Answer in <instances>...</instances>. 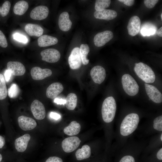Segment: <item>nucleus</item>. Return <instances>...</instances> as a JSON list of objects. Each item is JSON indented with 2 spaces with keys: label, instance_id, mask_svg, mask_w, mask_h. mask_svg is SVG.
<instances>
[{
  "label": "nucleus",
  "instance_id": "19",
  "mask_svg": "<svg viewBox=\"0 0 162 162\" xmlns=\"http://www.w3.org/2000/svg\"><path fill=\"white\" fill-rule=\"evenodd\" d=\"M30 138L29 134H26L16 139L14 144L17 152H22L26 150Z\"/></svg>",
  "mask_w": 162,
  "mask_h": 162
},
{
  "label": "nucleus",
  "instance_id": "42",
  "mask_svg": "<svg viewBox=\"0 0 162 162\" xmlns=\"http://www.w3.org/2000/svg\"><path fill=\"white\" fill-rule=\"evenodd\" d=\"M54 102L58 104H65L66 100L62 98H56L54 100Z\"/></svg>",
  "mask_w": 162,
  "mask_h": 162
},
{
  "label": "nucleus",
  "instance_id": "10",
  "mask_svg": "<svg viewBox=\"0 0 162 162\" xmlns=\"http://www.w3.org/2000/svg\"><path fill=\"white\" fill-rule=\"evenodd\" d=\"M90 75L95 83L100 84L104 80L106 76V71L102 67L97 65L93 67L90 71Z\"/></svg>",
  "mask_w": 162,
  "mask_h": 162
},
{
  "label": "nucleus",
  "instance_id": "7",
  "mask_svg": "<svg viewBox=\"0 0 162 162\" xmlns=\"http://www.w3.org/2000/svg\"><path fill=\"white\" fill-rule=\"evenodd\" d=\"M31 110L34 117L37 119H44L46 116V111L43 104L39 100H34L31 105Z\"/></svg>",
  "mask_w": 162,
  "mask_h": 162
},
{
  "label": "nucleus",
  "instance_id": "22",
  "mask_svg": "<svg viewBox=\"0 0 162 162\" xmlns=\"http://www.w3.org/2000/svg\"><path fill=\"white\" fill-rule=\"evenodd\" d=\"M26 32L31 36L40 37L43 34L44 30L39 25L33 24L28 23L25 26Z\"/></svg>",
  "mask_w": 162,
  "mask_h": 162
},
{
  "label": "nucleus",
  "instance_id": "4",
  "mask_svg": "<svg viewBox=\"0 0 162 162\" xmlns=\"http://www.w3.org/2000/svg\"><path fill=\"white\" fill-rule=\"evenodd\" d=\"M122 82L123 88L128 95L134 96L139 90V86L134 79L130 75L125 74L122 76Z\"/></svg>",
  "mask_w": 162,
  "mask_h": 162
},
{
  "label": "nucleus",
  "instance_id": "47",
  "mask_svg": "<svg viewBox=\"0 0 162 162\" xmlns=\"http://www.w3.org/2000/svg\"><path fill=\"white\" fill-rule=\"evenodd\" d=\"M162 134H161L160 136V139L161 141H162Z\"/></svg>",
  "mask_w": 162,
  "mask_h": 162
},
{
  "label": "nucleus",
  "instance_id": "2",
  "mask_svg": "<svg viewBox=\"0 0 162 162\" xmlns=\"http://www.w3.org/2000/svg\"><path fill=\"white\" fill-rule=\"evenodd\" d=\"M116 104L114 98L112 96L106 98L102 105L101 113L103 121L109 123L113 120L116 114Z\"/></svg>",
  "mask_w": 162,
  "mask_h": 162
},
{
  "label": "nucleus",
  "instance_id": "24",
  "mask_svg": "<svg viewBox=\"0 0 162 162\" xmlns=\"http://www.w3.org/2000/svg\"><path fill=\"white\" fill-rule=\"evenodd\" d=\"M91 154L90 147L87 145L83 146L76 152L75 156L77 160H80L89 158Z\"/></svg>",
  "mask_w": 162,
  "mask_h": 162
},
{
  "label": "nucleus",
  "instance_id": "40",
  "mask_svg": "<svg viewBox=\"0 0 162 162\" xmlns=\"http://www.w3.org/2000/svg\"><path fill=\"white\" fill-rule=\"evenodd\" d=\"M50 116L51 118L56 120L59 119L61 117L60 115L55 112H51L50 113Z\"/></svg>",
  "mask_w": 162,
  "mask_h": 162
},
{
  "label": "nucleus",
  "instance_id": "38",
  "mask_svg": "<svg viewBox=\"0 0 162 162\" xmlns=\"http://www.w3.org/2000/svg\"><path fill=\"white\" fill-rule=\"evenodd\" d=\"M45 162H63L62 159L58 157H51L47 159Z\"/></svg>",
  "mask_w": 162,
  "mask_h": 162
},
{
  "label": "nucleus",
  "instance_id": "29",
  "mask_svg": "<svg viewBox=\"0 0 162 162\" xmlns=\"http://www.w3.org/2000/svg\"><path fill=\"white\" fill-rule=\"evenodd\" d=\"M111 3L110 0H97L95 4V9L96 11H100L108 7Z\"/></svg>",
  "mask_w": 162,
  "mask_h": 162
},
{
  "label": "nucleus",
  "instance_id": "5",
  "mask_svg": "<svg viewBox=\"0 0 162 162\" xmlns=\"http://www.w3.org/2000/svg\"><path fill=\"white\" fill-rule=\"evenodd\" d=\"M81 141L76 136L67 137L62 142V147L66 152L70 153L75 150L79 146Z\"/></svg>",
  "mask_w": 162,
  "mask_h": 162
},
{
  "label": "nucleus",
  "instance_id": "13",
  "mask_svg": "<svg viewBox=\"0 0 162 162\" xmlns=\"http://www.w3.org/2000/svg\"><path fill=\"white\" fill-rule=\"evenodd\" d=\"M52 71L47 68L42 69L38 67H35L31 69V74L34 80H41L50 76Z\"/></svg>",
  "mask_w": 162,
  "mask_h": 162
},
{
  "label": "nucleus",
  "instance_id": "11",
  "mask_svg": "<svg viewBox=\"0 0 162 162\" xmlns=\"http://www.w3.org/2000/svg\"><path fill=\"white\" fill-rule=\"evenodd\" d=\"M144 85L146 92L150 99L155 103H161L162 101V95L157 88L146 83Z\"/></svg>",
  "mask_w": 162,
  "mask_h": 162
},
{
  "label": "nucleus",
  "instance_id": "17",
  "mask_svg": "<svg viewBox=\"0 0 162 162\" xmlns=\"http://www.w3.org/2000/svg\"><path fill=\"white\" fill-rule=\"evenodd\" d=\"M63 89V86L61 83H53L47 88L46 92V96L48 98L53 99L61 93Z\"/></svg>",
  "mask_w": 162,
  "mask_h": 162
},
{
  "label": "nucleus",
  "instance_id": "39",
  "mask_svg": "<svg viewBox=\"0 0 162 162\" xmlns=\"http://www.w3.org/2000/svg\"><path fill=\"white\" fill-rule=\"evenodd\" d=\"M118 1L123 3L124 4L129 6L133 5L135 1L134 0H118Z\"/></svg>",
  "mask_w": 162,
  "mask_h": 162
},
{
  "label": "nucleus",
  "instance_id": "23",
  "mask_svg": "<svg viewBox=\"0 0 162 162\" xmlns=\"http://www.w3.org/2000/svg\"><path fill=\"white\" fill-rule=\"evenodd\" d=\"M81 126L76 121L71 122L69 125L64 129V133L69 136H72L78 134L80 131Z\"/></svg>",
  "mask_w": 162,
  "mask_h": 162
},
{
  "label": "nucleus",
  "instance_id": "49",
  "mask_svg": "<svg viewBox=\"0 0 162 162\" xmlns=\"http://www.w3.org/2000/svg\"><path fill=\"white\" fill-rule=\"evenodd\" d=\"M0 12H1V8H0Z\"/></svg>",
  "mask_w": 162,
  "mask_h": 162
},
{
  "label": "nucleus",
  "instance_id": "3",
  "mask_svg": "<svg viewBox=\"0 0 162 162\" xmlns=\"http://www.w3.org/2000/svg\"><path fill=\"white\" fill-rule=\"evenodd\" d=\"M137 76L146 83L154 82L155 80V74L151 68L142 62L136 63L134 68Z\"/></svg>",
  "mask_w": 162,
  "mask_h": 162
},
{
  "label": "nucleus",
  "instance_id": "25",
  "mask_svg": "<svg viewBox=\"0 0 162 162\" xmlns=\"http://www.w3.org/2000/svg\"><path fill=\"white\" fill-rule=\"evenodd\" d=\"M28 8V2L25 1H20L17 2L14 5L13 11L14 13L19 15L24 14Z\"/></svg>",
  "mask_w": 162,
  "mask_h": 162
},
{
  "label": "nucleus",
  "instance_id": "34",
  "mask_svg": "<svg viewBox=\"0 0 162 162\" xmlns=\"http://www.w3.org/2000/svg\"><path fill=\"white\" fill-rule=\"evenodd\" d=\"M8 45L6 38L2 32L0 30V46L4 48L6 47Z\"/></svg>",
  "mask_w": 162,
  "mask_h": 162
},
{
  "label": "nucleus",
  "instance_id": "36",
  "mask_svg": "<svg viewBox=\"0 0 162 162\" xmlns=\"http://www.w3.org/2000/svg\"><path fill=\"white\" fill-rule=\"evenodd\" d=\"M155 30L153 28H143L141 30V33L144 35H150L155 33Z\"/></svg>",
  "mask_w": 162,
  "mask_h": 162
},
{
  "label": "nucleus",
  "instance_id": "18",
  "mask_svg": "<svg viewBox=\"0 0 162 162\" xmlns=\"http://www.w3.org/2000/svg\"><path fill=\"white\" fill-rule=\"evenodd\" d=\"M58 25L59 28L63 31L67 32L70 29L72 23L69 19L68 12H64L60 14L58 18Z\"/></svg>",
  "mask_w": 162,
  "mask_h": 162
},
{
  "label": "nucleus",
  "instance_id": "12",
  "mask_svg": "<svg viewBox=\"0 0 162 162\" xmlns=\"http://www.w3.org/2000/svg\"><path fill=\"white\" fill-rule=\"evenodd\" d=\"M49 13L47 7L43 5L39 6L32 9L30 12V16L34 20H42L47 17Z\"/></svg>",
  "mask_w": 162,
  "mask_h": 162
},
{
  "label": "nucleus",
  "instance_id": "15",
  "mask_svg": "<svg viewBox=\"0 0 162 162\" xmlns=\"http://www.w3.org/2000/svg\"><path fill=\"white\" fill-rule=\"evenodd\" d=\"M7 68L12 74L16 76L23 75L26 72L24 66L18 62L10 61L8 62Z\"/></svg>",
  "mask_w": 162,
  "mask_h": 162
},
{
  "label": "nucleus",
  "instance_id": "44",
  "mask_svg": "<svg viewBox=\"0 0 162 162\" xmlns=\"http://www.w3.org/2000/svg\"><path fill=\"white\" fill-rule=\"evenodd\" d=\"M5 144V140L4 138L0 135V148H2Z\"/></svg>",
  "mask_w": 162,
  "mask_h": 162
},
{
  "label": "nucleus",
  "instance_id": "20",
  "mask_svg": "<svg viewBox=\"0 0 162 162\" xmlns=\"http://www.w3.org/2000/svg\"><path fill=\"white\" fill-rule=\"evenodd\" d=\"M117 12L115 10L105 9L100 11H95L94 13V17L97 19L109 20H112L116 17Z\"/></svg>",
  "mask_w": 162,
  "mask_h": 162
},
{
  "label": "nucleus",
  "instance_id": "35",
  "mask_svg": "<svg viewBox=\"0 0 162 162\" xmlns=\"http://www.w3.org/2000/svg\"><path fill=\"white\" fill-rule=\"evenodd\" d=\"M158 2V0H145L144 1V3L146 7L151 8H154Z\"/></svg>",
  "mask_w": 162,
  "mask_h": 162
},
{
  "label": "nucleus",
  "instance_id": "46",
  "mask_svg": "<svg viewBox=\"0 0 162 162\" xmlns=\"http://www.w3.org/2000/svg\"><path fill=\"white\" fill-rule=\"evenodd\" d=\"M2 155L0 154V162L2 161Z\"/></svg>",
  "mask_w": 162,
  "mask_h": 162
},
{
  "label": "nucleus",
  "instance_id": "45",
  "mask_svg": "<svg viewBox=\"0 0 162 162\" xmlns=\"http://www.w3.org/2000/svg\"><path fill=\"white\" fill-rule=\"evenodd\" d=\"M157 34L160 37H162V27H161L158 29L157 31Z\"/></svg>",
  "mask_w": 162,
  "mask_h": 162
},
{
  "label": "nucleus",
  "instance_id": "30",
  "mask_svg": "<svg viewBox=\"0 0 162 162\" xmlns=\"http://www.w3.org/2000/svg\"><path fill=\"white\" fill-rule=\"evenodd\" d=\"M19 89L17 85L16 84H13L8 91L9 96L10 98L15 97L18 94Z\"/></svg>",
  "mask_w": 162,
  "mask_h": 162
},
{
  "label": "nucleus",
  "instance_id": "41",
  "mask_svg": "<svg viewBox=\"0 0 162 162\" xmlns=\"http://www.w3.org/2000/svg\"><path fill=\"white\" fill-rule=\"evenodd\" d=\"M11 74H12L10 72L8 69L6 70L4 74V79L5 81L8 82L9 81L10 79Z\"/></svg>",
  "mask_w": 162,
  "mask_h": 162
},
{
  "label": "nucleus",
  "instance_id": "9",
  "mask_svg": "<svg viewBox=\"0 0 162 162\" xmlns=\"http://www.w3.org/2000/svg\"><path fill=\"white\" fill-rule=\"evenodd\" d=\"M113 36V33L109 30L98 33L94 37V44L97 47L102 46L111 40Z\"/></svg>",
  "mask_w": 162,
  "mask_h": 162
},
{
  "label": "nucleus",
  "instance_id": "26",
  "mask_svg": "<svg viewBox=\"0 0 162 162\" xmlns=\"http://www.w3.org/2000/svg\"><path fill=\"white\" fill-rule=\"evenodd\" d=\"M65 106L69 110H73L76 107L77 98L76 95L71 93L67 95L66 99Z\"/></svg>",
  "mask_w": 162,
  "mask_h": 162
},
{
  "label": "nucleus",
  "instance_id": "31",
  "mask_svg": "<svg viewBox=\"0 0 162 162\" xmlns=\"http://www.w3.org/2000/svg\"><path fill=\"white\" fill-rule=\"evenodd\" d=\"M153 127L154 129L159 131H162V116H160L153 121Z\"/></svg>",
  "mask_w": 162,
  "mask_h": 162
},
{
  "label": "nucleus",
  "instance_id": "33",
  "mask_svg": "<svg viewBox=\"0 0 162 162\" xmlns=\"http://www.w3.org/2000/svg\"><path fill=\"white\" fill-rule=\"evenodd\" d=\"M13 37L14 40L26 44L28 42V39L27 37L19 33H16L14 34Z\"/></svg>",
  "mask_w": 162,
  "mask_h": 162
},
{
  "label": "nucleus",
  "instance_id": "16",
  "mask_svg": "<svg viewBox=\"0 0 162 162\" xmlns=\"http://www.w3.org/2000/svg\"><path fill=\"white\" fill-rule=\"evenodd\" d=\"M18 121L20 128L25 131L33 129L37 125V123L34 119L24 116H19Z\"/></svg>",
  "mask_w": 162,
  "mask_h": 162
},
{
  "label": "nucleus",
  "instance_id": "43",
  "mask_svg": "<svg viewBox=\"0 0 162 162\" xmlns=\"http://www.w3.org/2000/svg\"><path fill=\"white\" fill-rule=\"evenodd\" d=\"M156 157L158 159L160 160H162V148H161L158 151L156 154Z\"/></svg>",
  "mask_w": 162,
  "mask_h": 162
},
{
  "label": "nucleus",
  "instance_id": "1",
  "mask_svg": "<svg viewBox=\"0 0 162 162\" xmlns=\"http://www.w3.org/2000/svg\"><path fill=\"white\" fill-rule=\"evenodd\" d=\"M139 115L132 113L127 115L123 120L120 126V133L123 136H127L137 128L139 122Z\"/></svg>",
  "mask_w": 162,
  "mask_h": 162
},
{
  "label": "nucleus",
  "instance_id": "21",
  "mask_svg": "<svg viewBox=\"0 0 162 162\" xmlns=\"http://www.w3.org/2000/svg\"><path fill=\"white\" fill-rule=\"evenodd\" d=\"M58 39L56 37L47 35H44L40 36L38 40V45L44 47L54 45L57 44Z\"/></svg>",
  "mask_w": 162,
  "mask_h": 162
},
{
  "label": "nucleus",
  "instance_id": "6",
  "mask_svg": "<svg viewBox=\"0 0 162 162\" xmlns=\"http://www.w3.org/2000/svg\"><path fill=\"white\" fill-rule=\"evenodd\" d=\"M42 60L50 63H54L59 60L61 57L59 52L53 48L46 49L40 52Z\"/></svg>",
  "mask_w": 162,
  "mask_h": 162
},
{
  "label": "nucleus",
  "instance_id": "28",
  "mask_svg": "<svg viewBox=\"0 0 162 162\" xmlns=\"http://www.w3.org/2000/svg\"><path fill=\"white\" fill-rule=\"evenodd\" d=\"M7 93L5 80L3 75L0 73V100L4 99Z\"/></svg>",
  "mask_w": 162,
  "mask_h": 162
},
{
  "label": "nucleus",
  "instance_id": "27",
  "mask_svg": "<svg viewBox=\"0 0 162 162\" xmlns=\"http://www.w3.org/2000/svg\"><path fill=\"white\" fill-rule=\"evenodd\" d=\"M90 51L89 46L87 44H82L80 48V54L82 62L84 65L87 64L89 60L87 58V56Z\"/></svg>",
  "mask_w": 162,
  "mask_h": 162
},
{
  "label": "nucleus",
  "instance_id": "32",
  "mask_svg": "<svg viewBox=\"0 0 162 162\" xmlns=\"http://www.w3.org/2000/svg\"><path fill=\"white\" fill-rule=\"evenodd\" d=\"M10 6L11 4L8 1H5L3 4L1 9L2 16L4 17L8 15L10 10Z\"/></svg>",
  "mask_w": 162,
  "mask_h": 162
},
{
  "label": "nucleus",
  "instance_id": "14",
  "mask_svg": "<svg viewBox=\"0 0 162 162\" xmlns=\"http://www.w3.org/2000/svg\"><path fill=\"white\" fill-rule=\"evenodd\" d=\"M141 26V21L139 17L134 16L130 19L127 28L128 34L132 36L137 34L139 32Z\"/></svg>",
  "mask_w": 162,
  "mask_h": 162
},
{
  "label": "nucleus",
  "instance_id": "8",
  "mask_svg": "<svg viewBox=\"0 0 162 162\" xmlns=\"http://www.w3.org/2000/svg\"><path fill=\"white\" fill-rule=\"evenodd\" d=\"M68 62L72 69L76 70L80 67L82 61L79 47H76L73 49L68 57Z\"/></svg>",
  "mask_w": 162,
  "mask_h": 162
},
{
  "label": "nucleus",
  "instance_id": "48",
  "mask_svg": "<svg viewBox=\"0 0 162 162\" xmlns=\"http://www.w3.org/2000/svg\"><path fill=\"white\" fill-rule=\"evenodd\" d=\"M160 16H161V19L162 20V13L161 14Z\"/></svg>",
  "mask_w": 162,
  "mask_h": 162
},
{
  "label": "nucleus",
  "instance_id": "37",
  "mask_svg": "<svg viewBox=\"0 0 162 162\" xmlns=\"http://www.w3.org/2000/svg\"><path fill=\"white\" fill-rule=\"evenodd\" d=\"M119 162H135L134 158L130 155H126L123 156Z\"/></svg>",
  "mask_w": 162,
  "mask_h": 162
}]
</instances>
